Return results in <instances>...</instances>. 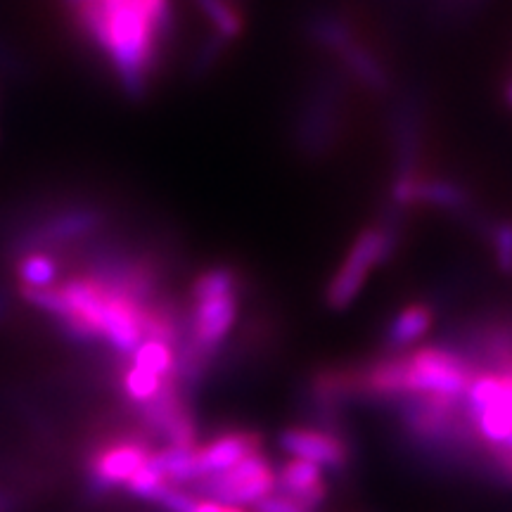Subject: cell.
Here are the masks:
<instances>
[{
  "label": "cell",
  "instance_id": "1",
  "mask_svg": "<svg viewBox=\"0 0 512 512\" xmlns=\"http://www.w3.org/2000/svg\"><path fill=\"white\" fill-rule=\"evenodd\" d=\"M79 29L105 53L128 95H143L174 31L171 0H67Z\"/></svg>",
  "mask_w": 512,
  "mask_h": 512
},
{
  "label": "cell",
  "instance_id": "2",
  "mask_svg": "<svg viewBox=\"0 0 512 512\" xmlns=\"http://www.w3.org/2000/svg\"><path fill=\"white\" fill-rule=\"evenodd\" d=\"M240 278L233 268L214 266L190 285V309L183 318L176 356L181 368L204 375L209 358L219 351L240 316Z\"/></svg>",
  "mask_w": 512,
  "mask_h": 512
},
{
  "label": "cell",
  "instance_id": "3",
  "mask_svg": "<svg viewBox=\"0 0 512 512\" xmlns=\"http://www.w3.org/2000/svg\"><path fill=\"white\" fill-rule=\"evenodd\" d=\"M460 411L484 444L503 446L512 432V370L477 368L460 399Z\"/></svg>",
  "mask_w": 512,
  "mask_h": 512
},
{
  "label": "cell",
  "instance_id": "4",
  "mask_svg": "<svg viewBox=\"0 0 512 512\" xmlns=\"http://www.w3.org/2000/svg\"><path fill=\"white\" fill-rule=\"evenodd\" d=\"M396 226L394 223H380L358 233L351 242L347 256L330 278L325 290V304L330 309L342 311L356 302V297L366 287L370 273L382 266L396 249Z\"/></svg>",
  "mask_w": 512,
  "mask_h": 512
},
{
  "label": "cell",
  "instance_id": "5",
  "mask_svg": "<svg viewBox=\"0 0 512 512\" xmlns=\"http://www.w3.org/2000/svg\"><path fill=\"white\" fill-rule=\"evenodd\" d=\"M311 38L344 64V69L361 81L368 91L384 93L389 88V74L373 50L356 41L354 29L344 19L320 15L311 22Z\"/></svg>",
  "mask_w": 512,
  "mask_h": 512
},
{
  "label": "cell",
  "instance_id": "6",
  "mask_svg": "<svg viewBox=\"0 0 512 512\" xmlns=\"http://www.w3.org/2000/svg\"><path fill=\"white\" fill-rule=\"evenodd\" d=\"M197 489L209 501L245 508V505H256L273 494L275 470L264 453H254V456L245 458L240 465L230 467L221 475L200 479Z\"/></svg>",
  "mask_w": 512,
  "mask_h": 512
},
{
  "label": "cell",
  "instance_id": "7",
  "mask_svg": "<svg viewBox=\"0 0 512 512\" xmlns=\"http://www.w3.org/2000/svg\"><path fill=\"white\" fill-rule=\"evenodd\" d=\"M152 458V448L143 439L121 437L98 446L88 460V482L95 494L114 486H126L136 472Z\"/></svg>",
  "mask_w": 512,
  "mask_h": 512
},
{
  "label": "cell",
  "instance_id": "8",
  "mask_svg": "<svg viewBox=\"0 0 512 512\" xmlns=\"http://www.w3.org/2000/svg\"><path fill=\"white\" fill-rule=\"evenodd\" d=\"M150 432L166 439V446H195V422L185 406L176 380H169L150 403L140 408Z\"/></svg>",
  "mask_w": 512,
  "mask_h": 512
},
{
  "label": "cell",
  "instance_id": "9",
  "mask_svg": "<svg viewBox=\"0 0 512 512\" xmlns=\"http://www.w3.org/2000/svg\"><path fill=\"white\" fill-rule=\"evenodd\" d=\"M278 441L287 456L318 465L320 470H344L351 456L342 437L313 427H290Z\"/></svg>",
  "mask_w": 512,
  "mask_h": 512
},
{
  "label": "cell",
  "instance_id": "10",
  "mask_svg": "<svg viewBox=\"0 0 512 512\" xmlns=\"http://www.w3.org/2000/svg\"><path fill=\"white\" fill-rule=\"evenodd\" d=\"M261 453V437L252 432H226L211 439L209 444L197 446V482L221 475L242 460Z\"/></svg>",
  "mask_w": 512,
  "mask_h": 512
},
{
  "label": "cell",
  "instance_id": "11",
  "mask_svg": "<svg viewBox=\"0 0 512 512\" xmlns=\"http://www.w3.org/2000/svg\"><path fill=\"white\" fill-rule=\"evenodd\" d=\"M275 491L313 512H316L318 505H323L325 496H328L323 470L318 465L297 458H292L290 463L275 470Z\"/></svg>",
  "mask_w": 512,
  "mask_h": 512
},
{
  "label": "cell",
  "instance_id": "12",
  "mask_svg": "<svg viewBox=\"0 0 512 512\" xmlns=\"http://www.w3.org/2000/svg\"><path fill=\"white\" fill-rule=\"evenodd\" d=\"M434 323V311L427 304H408L396 316L389 320L387 332H384V344L389 351H399L413 347L427 335Z\"/></svg>",
  "mask_w": 512,
  "mask_h": 512
},
{
  "label": "cell",
  "instance_id": "13",
  "mask_svg": "<svg viewBox=\"0 0 512 512\" xmlns=\"http://www.w3.org/2000/svg\"><path fill=\"white\" fill-rule=\"evenodd\" d=\"M195 5L214 29L216 41H235L245 31V15L238 0H195Z\"/></svg>",
  "mask_w": 512,
  "mask_h": 512
},
{
  "label": "cell",
  "instance_id": "14",
  "mask_svg": "<svg viewBox=\"0 0 512 512\" xmlns=\"http://www.w3.org/2000/svg\"><path fill=\"white\" fill-rule=\"evenodd\" d=\"M152 463L169 484L197 482V446H164L152 451Z\"/></svg>",
  "mask_w": 512,
  "mask_h": 512
},
{
  "label": "cell",
  "instance_id": "15",
  "mask_svg": "<svg viewBox=\"0 0 512 512\" xmlns=\"http://www.w3.org/2000/svg\"><path fill=\"white\" fill-rule=\"evenodd\" d=\"M102 223V216L93 209H76V211H67V214L57 216V219L48 221L46 226L38 230L43 242H69L76 238H83V235L93 233Z\"/></svg>",
  "mask_w": 512,
  "mask_h": 512
},
{
  "label": "cell",
  "instance_id": "16",
  "mask_svg": "<svg viewBox=\"0 0 512 512\" xmlns=\"http://www.w3.org/2000/svg\"><path fill=\"white\" fill-rule=\"evenodd\" d=\"M19 283L27 290H50L60 285V264L53 256L43 252H31L19 261Z\"/></svg>",
  "mask_w": 512,
  "mask_h": 512
},
{
  "label": "cell",
  "instance_id": "17",
  "mask_svg": "<svg viewBox=\"0 0 512 512\" xmlns=\"http://www.w3.org/2000/svg\"><path fill=\"white\" fill-rule=\"evenodd\" d=\"M171 380H176V377H171ZM166 382L169 380H164V377L150 373V370L140 366H133V363L124 370V377H121V384H124V394L128 396V401H133L140 408L155 399V396L164 389Z\"/></svg>",
  "mask_w": 512,
  "mask_h": 512
},
{
  "label": "cell",
  "instance_id": "18",
  "mask_svg": "<svg viewBox=\"0 0 512 512\" xmlns=\"http://www.w3.org/2000/svg\"><path fill=\"white\" fill-rule=\"evenodd\" d=\"M166 486H169V482L162 477V472L157 470L155 463H152V458H150L143 467H140L136 475L128 479L126 491L136 498H145V501H157Z\"/></svg>",
  "mask_w": 512,
  "mask_h": 512
},
{
  "label": "cell",
  "instance_id": "19",
  "mask_svg": "<svg viewBox=\"0 0 512 512\" xmlns=\"http://www.w3.org/2000/svg\"><path fill=\"white\" fill-rule=\"evenodd\" d=\"M494 264L503 275L512 278V219H501L489 228Z\"/></svg>",
  "mask_w": 512,
  "mask_h": 512
},
{
  "label": "cell",
  "instance_id": "20",
  "mask_svg": "<svg viewBox=\"0 0 512 512\" xmlns=\"http://www.w3.org/2000/svg\"><path fill=\"white\" fill-rule=\"evenodd\" d=\"M159 505H164L169 512H192L197 505V498L190 494V491H185L183 486H174L169 484L166 489L162 491V496L157 498Z\"/></svg>",
  "mask_w": 512,
  "mask_h": 512
},
{
  "label": "cell",
  "instance_id": "21",
  "mask_svg": "<svg viewBox=\"0 0 512 512\" xmlns=\"http://www.w3.org/2000/svg\"><path fill=\"white\" fill-rule=\"evenodd\" d=\"M254 510L256 512H313L309 508H304V505H299L297 501H292V498L278 494V491H273V494L266 496L264 501L256 503Z\"/></svg>",
  "mask_w": 512,
  "mask_h": 512
},
{
  "label": "cell",
  "instance_id": "22",
  "mask_svg": "<svg viewBox=\"0 0 512 512\" xmlns=\"http://www.w3.org/2000/svg\"><path fill=\"white\" fill-rule=\"evenodd\" d=\"M491 456H494V463L498 470H501V475H505L512 482V451L505 446H496L491 448Z\"/></svg>",
  "mask_w": 512,
  "mask_h": 512
},
{
  "label": "cell",
  "instance_id": "23",
  "mask_svg": "<svg viewBox=\"0 0 512 512\" xmlns=\"http://www.w3.org/2000/svg\"><path fill=\"white\" fill-rule=\"evenodd\" d=\"M192 512H245V508H235V505H223V503H216V501H197L195 510Z\"/></svg>",
  "mask_w": 512,
  "mask_h": 512
},
{
  "label": "cell",
  "instance_id": "24",
  "mask_svg": "<svg viewBox=\"0 0 512 512\" xmlns=\"http://www.w3.org/2000/svg\"><path fill=\"white\" fill-rule=\"evenodd\" d=\"M8 505H10L8 498H5L3 494H0V510H5V508H8Z\"/></svg>",
  "mask_w": 512,
  "mask_h": 512
},
{
  "label": "cell",
  "instance_id": "25",
  "mask_svg": "<svg viewBox=\"0 0 512 512\" xmlns=\"http://www.w3.org/2000/svg\"><path fill=\"white\" fill-rule=\"evenodd\" d=\"M505 448H510V451H512V432H510V437L508 439H505V444H503Z\"/></svg>",
  "mask_w": 512,
  "mask_h": 512
},
{
  "label": "cell",
  "instance_id": "26",
  "mask_svg": "<svg viewBox=\"0 0 512 512\" xmlns=\"http://www.w3.org/2000/svg\"><path fill=\"white\" fill-rule=\"evenodd\" d=\"M508 100H510V105H512V86L508 88Z\"/></svg>",
  "mask_w": 512,
  "mask_h": 512
}]
</instances>
